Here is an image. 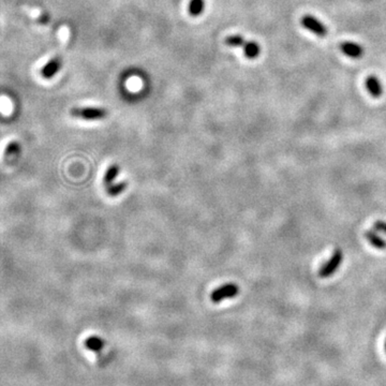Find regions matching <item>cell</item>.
<instances>
[{"mask_svg":"<svg viewBox=\"0 0 386 386\" xmlns=\"http://www.w3.org/2000/svg\"><path fill=\"white\" fill-rule=\"evenodd\" d=\"M343 261V252L340 248H336L331 257L322 265L319 270V276L321 278H329L338 270Z\"/></svg>","mask_w":386,"mask_h":386,"instance_id":"cell-1","label":"cell"},{"mask_svg":"<svg viewBox=\"0 0 386 386\" xmlns=\"http://www.w3.org/2000/svg\"><path fill=\"white\" fill-rule=\"evenodd\" d=\"M70 114L76 117L86 120H98L103 119L108 116V111L101 108H75L72 109Z\"/></svg>","mask_w":386,"mask_h":386,"instance_id":"cell-2","label":"cell"},{"mask_svg":"<svg viewBox=\"0 0 386 386\" xmlns=\"http://www.w3.org/2000/svg\"><path fill=\"white\" fill-rule=\"evenodd\" d=\"M239 293V287L237 284L229 282L224 285L219 286L218 288L214 290L211 294V301L214 304H219L222 301L227 299H233L237 296Z\"/></svg>","mask_w":386,"mask_h":386,"instance_id":"cell-3","label":"cell"},{"mask_svg":"<svg viewBox=\"0 0 386 386\" xmlns=\"http://www.w3.org/2000/svg\"><path fill=\"white\" fill-rule=\"evenodd\" d=\"M303 26L310 30L313 34L317 35L318 37H325L327 35V28L324 26V24L320 22L318 19L312 15H305L302 19Z\"/></svg>","mask_w":386,"mask_h":386,"instance_id":"cell-4","label":"cell"},{"mask_svg":"<svg viewBox=\"0 0 386 386\" xmlns=\"http://www.w3.org/2000/svg\"><path fill=\"white\" fill-rule=\"evenodd\" d=\"M22 147L21 144L16 141H12L6 146L4 152V162L8 165H13L18 162L21 156Z\"/></svg>","mask_w":386,"mask_h":386,"instance_id":"cell-5","label":"cell"},{"mask_svg":"<svg viewBox=\"0 0 386 386\" xmlns=\"http://www.w3.org/2000/svg\"><path fill=\"white\" fill-rule=\"evenodd\" d=\"M62 66V60L60 57H54L50 61H48L45 66H43L40 70V73H41V76L45 79H50L54 77L56 74L58 73L59 70L61 69Z\"/></svg>","mask_w":386,"mask_h":386,"instance_id":"cell-6","label":"cell"},{"mask_svg":"<svg viewBox=\"0 0 386 386\" xmlns=\"http://www.w3.org/2000/svg\"><path fill=\"white\" fill-rule=\"evenodd\" d=\"M340 50L344 55H347V56H349V57L354 58V59L360 58L361 56L364 55V48L361 47L359 44L354 43V42L348 41V42L341 43Z\"/></svg>","mask_w":386,"mask_h":386,"instance_id":"cell-7","label":"cell"},{"mask_svg":"<svg viewBox=\"0 0 386 386\" xmlns=\"http://www.w3.org/2000/svg\"><path fill=\"white\" fill-rule=\"evenodd\" d=\"M366 88L373 98H380L383 93L381 82L375 75H370L366 79Z\"/></svg>","mask_w":386,"mask_h":386,"instance_id":"cell-8","label":"cell"},{"mask_svg":"<svg viewBox=\"0 0 386 386\" xmlns=\"http://www.w3.org/2000/svg\"><path fill=\"white\" fill-rule=\"evenodd\" d=\"M365 237L369 241V244L372 247L379 249V250H383L386 248V240H384L383 237L379 235L377 231L373 230H367L365 232Z\"/></svg>","mask_w":386,"mask_h":386,"instance_id":"cell-9","label":"cell"},{"mask_svg":"<svg viewBox=\"0 0 386 386\" xmlns=\"http://www.w3.org/2000/svg\"><path fill=\"white\" fill-rule=\"evenodd\" d=\"M104 340L98 336H91L85 340V347L92 352H100L104 348Z\"/></svg>","mask_w":386,"mask_h":386,"instance_id":"cell-10","label":"cell"},{"mask_svg":"<svg viewBox=\"0 0 386 386\" xmlns=\"http://www.w3.org/2000/svg\"><path fill=\"white\" fill-rule=\"evenodd\" d=\"M244 52L247 58L254 59L260 55L261 47L259 43H256L255 41H247L244 45Z\"/></svg>","mask_w":386,"mask_h":386,"instance_id":"cell-11","label":"cell"},{"mask_svg":"<svg viewBox=\"0 0 386 386\" xmlns=\"http://www.w3.org/2000/svg\"><path fill=\"white\" fill-rule=\"evenodd\" d=\"M119 172H120L119 165L118 164H112L108 168L106 175H104V178H103L104 184H106L107 187H109V186H111V184H113V182H114V180H115V178L117 177V175L119 174Z\"/></svg>","mask_w":386,"mask_h":386,"instance_id":"cell-12","label":"cell"},{"mask_svg":"<svg viewBox=\"0 0 386 386\" xmlns=\"http://www.w3.org/2000/svg\"><path fill=\"white\" fill-rule=\"evenodd\" d=\"M204 7H205L204 0H190L188 10L192 16H198L204 11Z\"/></svg>","mask_w":386,"mask_h":386,"instance_id":"cell-13","label":"cell"},{"mask_svg":"<svg viewBox=\"0 0 386 386\" xmlns=\"http://www.w3.org/2000/svg\"><path fill=\"white\" fill-rule=\"evenodd\" d=\"M246 42L247 41L245 40V38L240 35H233L225 38V44L233 47H240V46L244 47Z\"/></svg>","mask_w":386,"mask_h":386,"instance_id":"cell-14","label":"cell"},{"mask_svg":"<svg viewBox=\"0 0 386 386\" xmlns=\"http://www.w3.org/2000/svg\"><path fill=\"white\" fill-rule=\"evenodd\" d=\"M127 188V182H120V183H117V184H111V186L107 187V192L108 195L111 196V197H116L118 195H120V193L124 192L125 189Z\"/></svg>","mask_w":386,"mask_h":386,"instance_id":"cell-15","label":"cell"},{"mask_svg":"<svg viewBox=\"0 0 386 386\" xmlns=\"http://www.w3.org/2000/svg\"><path fill=\"white\" fill-rule=\"evenodd\" d=\"M373 229L377 232H381L386 234V221L383 220H377L373 223Z\"/></svg>","mask_w":386,"mask_h":386,"instance_id":"cell-16","label":"cell"},{"mask_svg":"<svg viewBox=\"0 0 386 386\" xmlns=\"http://www.w3.org/2000/svg\"><path fill=\"white\" fill-rule=\"evenodd\" d=\"M385 351H386V340H385Z\"/></svg>","mask_w":386,"mask_h":386,"instance_id":"cell-17","label":"cell"}]
</instances>
